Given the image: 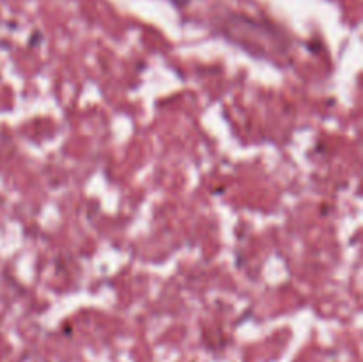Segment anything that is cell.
Listing matches in <instances>:
<instances>
[{
    "label": "cell",
    "mask_w": 363,
    "mask_h": 362,
    "mask_svg": "<svg viewBox=\"0 0 363 362\" xmlns=\"http://www.w3.org/2000/svg\"><path fill=\"white\" fill-rule=\"evenodd\" d=\"M174 2H176V4H186V2H190V0H174Z\"/></svg>",
    "instance_id": "obj_1"
}]
</instances>
